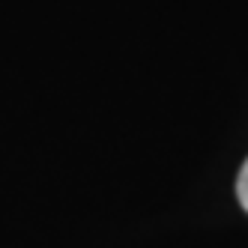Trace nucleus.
Instances as JSON below:
<instances>
[{
  "mask_svg": "<svg viewBox=\"0 0 248 248\" xmlns=\"http://www.w3.org/2000/svg\"><path fill=\"white\" fill-rule=\"evenodd\" d=\"M236 198H239L242 209L248 212V158H245V165L239 168V176H236Z\"/></svg>",
  "mask_w": 248,
  "mask_h": 248,
  "instance_id": "1",
  "label": "nucleus"
}]
</instances>
